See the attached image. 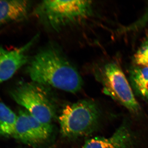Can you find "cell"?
Here are the masks:
<instances>
[{"label": "cell", "instance_id": "1", "mask_svg": "<svg viewBox=\"0 0 148 148\" xmlns=\"http://www.w3.org/2000/svg\"><path fill=\"white\" fill-rule=\"evenodd\" d=\"M32 82L71 93L82 88V78L77 69L57 48L48 47L36 54L27 66Z\"/></svg>", "mask_w": 148, "mask_h": 148}, {"label": "cell", "instance_id": "2", "mask_svg": "<svg viewBox=\"0 0 148 148\" xmlns=\"http://www.w3.org/2000/svg\"><path fill=\"white\" fill-rule=\"evenodd\" d=\"M34 13L46 27L58 31L89 18L93 13L92 3L89 1H44Z\"/></svg>", "mask_w": 148, "mask_h": 148}, {"label": "cell", "instance_id": "3", "mask_svg": "<svg viewBox=\"0 0 148 148\" xmlns=\"http://www.w3.org/2000/svg\"><path fill=\"white\" fill-rule=\"evenodd\" d=\"M100 114L94 102L83 100L66 106L59 117L62 135L75 138L91 134L98 127Z\"/></svg>", "mask_w": 148, "mask_h": 148}, {"label": "cell", "instance_id": "4", "mask_svg": "<svg viewBox=\"0 0 148 148\" xmlns=\"http://www.w3.org/2000/svg\"><path fill=\"white\" fill-rule=\"evenodd\" d=\"M44 86L32 82H23L10 91L11 97L29 114L47 124L51 125L54 108L48 91Z\"/></svg>", "mask_w": 148, "mask_h": 148}, {"label": "cell", "instance_id": "5", "mask_svg": "<svg viewBox=\"0 0 148 148\" xmlns=\"http://www.w3.org/2000/svg\"><path fill=\"white\" fill-rule=\"evenodd\" d=\"M106 94L119 102L131 112L138 114L141 108L135 98L129 81L120 66L111 62L103 65L97 74Z\"/></svg>", "mask_w": 148, "mask_h": 148}, {"label": "cell", "instance_id": "6", "mask_svg": "<svg viewBox=\"0 0 148 148\" xmlns=\"http://www.w3.org/2000/svg\"><path fill=\"white\" fill-rule=\"evenodd\" d=\"M38 38L36 35L26 44L14 49L0 47V86L27 63L28 52Z\"/></svg>", "mask_w": 148, "mask_h": 148}, {"label": "cell", "instance_id": "7", "mask_svg": "<svg viewBox=\"0 0 148 148\" xmlns=\"http://www.w3.org/2000/svg\"><path fill=\"white\" fill-rule=\"evenodd\" d=\"M137 140L135 132L125 122L111 137L92 138L86 142L82 148H134Z\"/></svg>", "mask_w": 148, "mask_h": 148}, {"label": "cell", "instance_id": "8", "mask_svg": "<svg viewBox=\"0 0 148 148\" xmlns=\"http://www.w3.org/2000/svg\"><path fill=\"white\" fill-rule=\"evenodd\" d=\"M31 5L29 1H0V25L27 18Z\"/></svg>", "mask_w": 148, "mask_h": 148}, {"label": "cell", "instance_id": "9", "mask_svg": "<svg viewBox=\"0 0 148 148\" xmlns=\"http://www.w3.org/2000/svg\"><path fill=\"white\" fill-rule=\"evenodd\" d=\"M16 140L29 145H36L41 143L33 131L27 110H20L17 115L16 126L13 136Z\"/></svg>", "mask_w": 148, "mask_h": 148}, {"label": "cell", "instance_id": "10", "mask_svg": "<svg viewBox=\"0 0 148 148\" xmlns=\"http://www.w3.org/2000/svg\"><path fill=\"white\" fill-rule=\"evenodd\" d=\"M129 77L133 92L148 101V67L135 65L130 70Z\"/></svg>", "mask_w": 148, "mask_h": 148}, {"label": "cell", "instance_id": "11", "mask_svg": "<svg viewBox=\"0 0 148 148\" xmlns=\"http://www.w3.org/2000/svg\"><path fill=\"white\" fill-rule=\"evenodd\" d=\"M17 115L4 103L0 102V136H13Z\"/></svg>", "mask_w": 148, "mask_h": 148}, {"label": "cell", "instance_id": "12", "mask_svg": "<svg viewBox=\"0 0 148 148\" xmlns=\"http://www.w3.org/2000/svg\"><path fill=\"white\" fill-rule=\"evenodd\" d=\"M29 118L34 133L40 142L42 143L47 140L52 132L51 125L47 124L42 122L32 116L29 113Z\"/></svg>", "mask_w": 148, "mask_h": 148}, {"label": "cell", "instance_id": "13", "mask_svg": "<svg viewBox=\"0 0 148 148\" xmlns=\"http://www.w3.org/2000/svg\"><path fill=\"white\" fill-rule=\"evenodd\" d=\"M135 65L148 67V34L133 56Z\"/></svg>", "mask_w": 148, "mask_h": 148}, {"label": "cell", "instance_id": "14", "mask_svg": "<svg viewBox=\"0 0 148 148\" xmlns=\"http://www.w3.org/2000/svg\"><path fill=\"white\" fill-rule=\"evenodd\" d=\"M148 23V5L145 12L140 18L128 26L122 27L119 30L120 33H127L136 32L142 29Z\"/></svg>", "mask_w": 148, "mask_h": 148}]
</instances>
